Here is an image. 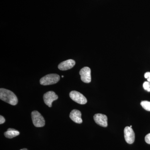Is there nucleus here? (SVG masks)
<instances>
[{"mask_svg": "<svg viewBox=\"0 0 150 150\" xmlns=\"http://www.w3.org/2000/svg\"><path fill=\"white\" fill-rule=\"evenodd\" d=\"M0 99L13 105H16L18 99L13 92L6 89H0Z\"/></svg>", "mask_w": 150, "mask_h": 150, "instance_id": "f257e3e1", "label": "nucleus"}, {"mask_svg": "<svg viewBox=\"0 0 150 150\" xmlns=\"http://www.w3.org/2000/svg\"><path fill=\"white\" fill-rule=\"evenodd\" d=\"M60 79V76L57 74H49L41 78L40 83L42 85H50L58 83Z\"/></svg>", "mask_w": 150, "mask_h": 150, "instance_id": "f03ea898", "label": "nucleus"}, {"mask_svg": "<svg viewBox=\"0 0 150 150\" xmlns=\"http://www.w3.org/2000/svg\"><path fill=\"white\" fill-rule=\"evenodd\" d=\"M31 118L33 123L35 127H42L45 126V119L37 110H34L31 112Z\"/></svg>", "mask_w": 150, "mask_h": 150, "instance_id": "7ed1b4c3", "label": "nucleus"}, {"mask_svg": "<svg viewBox=\"0 0 150 150\" xmlns=\"http://www.w3.org/2000/svg\"><path fill=\"white\" fill-rule=\"evenodd\" d=\"M69 96L71 99L80 104H85L87 102V100L85 97L82 94L75 91L70 93Z\"/></svg>", "mask_w": 150, "mask_h": 150, "instance_id": "20e7f679", "label": "nucleus"}, {"mask_svg": "<svg viewBox=\"0 0 150 150\" xmlns=\"http://www.w3.org/2000/svg\"><path fill=\"white\" fill-rule=\"evenodd\" d=\"M81 80L85 83H89L91 80V70L88 67H84L80 71Z\"/></svg>", "mask_w": 150, "mask_h": 150, "instance_id": "39448f33", "label": "nucleus"}, {"mask_svg": "<svg viewBox=\"0 0 150 150\" xmlns=\"http://www.w3.org/2000/svg\"><path fill=\"white\" fill-rule=\"evenodd\" d=\"M43 98L45 104L48 107H52V103L54 100L58 99L59 97L54 92L50 91L44 94Z\"/></svg>", "mask_w": 150, "mask_h": 150, "instance_id": "423d86ee", "label": "nucleus"}, {"mask_svg": "<svg viewBox=\"0 0 150 150\" xmlns=\"http://www.w3.org/2000/svg\"><path fill=\"white\" fill-rule=\"evenodd\" d=\"M124 138L126 142L129 144H132L135 139V133L132 128L126 126L124 130Z\"/></svg>", "mask_w": 150, "mask_h": 150, "instance_id": "0eeeda50", "label": "nucleus"}, {"mask_svg": "<svg viewBox=\"0 0 150 150\" xmlns=\"http://www.w3.org/2000/svg\"><path fill=\"white\" fill-rule=\"evenodd\" d=\"M93 118L95 122L98 125L103 127L108 126V118L106 115L97 113L94 115Z\"/></svg>", "mask_w": 150, "mask_h": 150, "instance_id": "6e6552de", "label": "nucleus"}, {"mask_svg": "<svg viewBox=\"0 0 150 150\" xmlns=\"http://www.w3.org/2000/svg\"><path fill=\"white\" fill-rule=\"evenodd\" d=\"M76 64V62L72 59H69L62 62L58 66L59 70L67 71L72 69Z\"/></svg>", "mask_w": 150, "mask_h": 150, "instance_id": "1a4fd4ad", "label": "nucleus"}, {"mask_svg": "<svg viewBox=\"0 0 150 150\" xmlns=\"http://www.w3.org/2000/svg\"><path fill=\"white\" fill-rule=\"evenodd\" d=\"M70 118L75 123L80 124L83 122L81 118V113L79 110L74 109L71 111L70 114Z\"/></svg>", "mask_w": 150, "mask_h": 150, "instance_id": "9d476101", "label": "nucleus"}, {"mask_svg": "<svg viewBox=\"0 0 150 150\" xmlns=\"http://www.w3.org/2000/svg\"><path fill=\"white\" fill-rule=\"evenodd\" d=\"M20 132L16 129H8L7 131L4 133V135L8 139H12L14 137L18 136Z\"/></svg>", "mask_w": 150, "mask_h": 150, "instance_id": "9b49d317", "label": "nucleus"}, {"mask_svg": "<svg viewBox=\"0 0 150 150\" xmlns=\"http://www.w3.org/2000/svg\"><path fill=\"white\" fill-rule=\"evenodd\" d=\"M141 105L142 107H143L145 110H147V111H150V101H147V100L142 101L141 103Z\"/></svg>", "mask_w": 150, "mask_h": 150, "instance_id": "f8f14e48", "label": "nucleus"}, {"mask_svg": "<svg viewBox=\"0 0 150 150\" xmlns=\"http://www.w3.org/2000/svg\"><path fill=\"white\" fill-rule=\"evenodd\" d=\"M143 88L145 90L148 92H150V82H145L143 84Z\"/></svg>", "mask_w": 150, "mask_h": 150, "instance_id": "ddd939ff", "label": "nucleus"}, {"mask_svg": "<svg viewBox=\"0 0 150 150\" xmlns=\"http://www.w3.org/2000/svg\"><path fill=\"white\" fill-rule=\"evenodd\" d=\"M145 142L148 144H150V133L148 134L145 138Z\"/></svg>", "mask_w": 150, "mask_h": 150, "instance_id": "4468645a", "label": "nucleus"}, {"mask_svg": "<svg viewBox=\"0 0 150 150\" xmlns=\"http://www.w3.org/2000/svg\"><path fill=\"white\" fill-rule=\"evenodd\" d=\"M144 77L146 79H147L148 81L150 82V72H148L145 73L144 74Z\"/></svg>", "mask_w": 150, "mask_h": 150, "instance_id": "2eb2a0df", "label": "nucleus"}, {"mask_svg": "<svg viewBox=\"0 0 150 150\" xmlns=\"http://www.w3.org/2000/svg\"><path fill=\"white\" fill-rule=\"evenodd\" d=\"M5 119L2 115L0 116V124H2L5 122Z\"/></svg>", "mask_w": 150, "mask_h": 150, "instance_id": "dca6fc26", "label": "nucleus"}, {"mask_svg": "<svg viewBox=\"0 0 150 150\" xmlns=\"http://www.w3.org/2000/svg\"><path fill=\"white\" fill-rule=\"evenodd\" d=\"M20 150H27V149H21Z\"/></svg>", "mask_w": 150, "mask_h": 150, "instance_id": "f3484780", "label": "nucleus"}, {"mask_svg": "<svg viewBox=\"0 0 150 150\" xmlns=\"http://www.w3.org/2000/svg\"><path fill=\"white\" fill-rule=\"evenodd\" d=\"M62 78H64V76H62Z\"/></svg>", "mask_w": 150, "mask_h": 150, "instance_id": "a211bd4d", "label": "nucleus"}, {"mask_svg": "<svg viewBox=\"0 0 150 150\" xmlns=\"http://www.w3.org/2000/svg\"><path fill=\"white\" fill-rule=\"evenodd\" d=\"M130 127H131V128H132V126H130Z\"/></svg>", "mask_w": 150, "mask_h": 150, "instance_id": "6ab92c4d", "label": "nucleus"}]
</instances>
